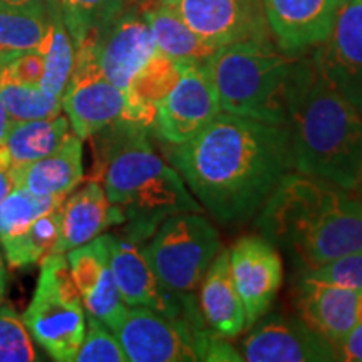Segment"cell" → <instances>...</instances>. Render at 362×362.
Wrapping results in <instances>:
<instances>
[{
    "label": "cell",
    "instance_id": "cell-23",
    "mask_svg": "<svg viewBox=\"0 0 362 362\" xmlns=\"http://www.w3.org/2000/svg\"><path fill=\"white\" fill-rule=\"evenodd\" d=\"M141 16L151 30L158 51L173 61L205 64L206 59L215 52V49L198 39V35L161 0L144 7Z\"/></svg>",
    "mask_w": 362,
    "mask_h": 362
},
{
    "label": "cell",
    "instance_id": "cell-4",
    "mask_svg": "<svg viewBox=\"0 0 362 362\" xmlns=\"http://www.w3.org/2000/svg\"><path fill=\"white\" fill-rule=\"evenodd\" d=\"M293 170L344 189L362 183V112L317 69L297 59L287 94Z\"/></svg>",
    "mask_w": 362,
    "mask_h": 362
},
{
    "label": "cell",
    "instance_id": "cell-38",
    "mask_svg": "<svg viewBox=\"0 0 362 362\" xmlns=\"http://www.w3.org/2000/svg\"><path fill=\"white\" fill-rule=\"evenodd\" d=\"M12 124H13V121L11 119V116H8V112L6 110V106H4L2 99H0V144H6L7 134H8V131H11Z\"/></svg>",
    "mask_w": 362,
    "mask_h": 362
},
{
    "label": "cell",
    "instance_id": "cell-22",
    "mask_svg": "<svg viewBox=\"0 0 362 362\" xmlns=\"http://www.w3.org/2000/svg\"><path fill=\"white\" fill-rule=\"evenodd\" d=\"M83 178V139L74 133L52 155L16 170V187L39 197H67Z\"/></svg>",
    "mask_w": 362,
    "mask_h": 362
},
{
    "label": "cell",
    "instance_id": "cell-24",
    "mask_svg": "<svg viewBox=\"0 0 362 362\" xmlns=\"http://www.w3.org/2000/svg\"><path fill=\"white\" fill-rule=\"evenodd\" d=\"M69 134V119L61 115L47 119L16 121L6 139L13 170H21L40 158L52 155Z\"/></svg>",
    "mask_w": 362,
    "mask_h": 362
},
{
    "label": "cell",
    "instance_id": "cell-20",
    "mask_svg": "<svg viewBox=\"0 0 362 362\" xmlns=\"http://www.w3.org/2000/svg\"><path fill=\"white\" fill-rule=\"evenodd\" d=\"M359 292L302 275L297 287L300 319L339 347L356 325Z\"/></svg>",
    "mask_w": 362,
    "mask_h": 362
},
{
    "label": "cell",
    "instance_id": "cell-3",
    "mask_svg": "<svg viewBox=\"0 0 362 362\" xmlns=\"http://www.w3.org/2000/svg\"><path fill=\"white\" fill-rule=\"evenodd\" d=\"M149 134V126L119 121L90 136V180L99 181L112 205L123 210L126 230L144 240L166 216L203 210L178 171L155 151Z\"/></svg>",
    "mask_w": 362,
    "mask_h": 362
},
{
    "label": "cell",
    "instance_id": "cell-9",
    "mask_svg": "<svg viewBox=\"0 0 362 362\" xmlns=\"http://www.w3.org/2000/svg\"><path fill=\"white\" fill-rule=\"evenodd\" d=\"M111 270L117 291L128 307H146L165 315L185 317L194 325H206L193 296H175L163 287L144 253L148 240L124 232L106 235Z\"/></svg>",
    "mask_w": 362,
    "mask_h": 362
},
{
    "label": "cell",
    "instance_id": "cell-11",
    "mask_svg": "<svg viewBox=\"0 0 362 362\" xmlns=\"http://www.w3.org/2000/svg\"><path fill=\"white\" fill-rule=\"evenodd\" d=\"M194 325L185 317L165 315L146 307H129L115 336L131 362H194Z\"/></svg>",
    "mask_w": 362,
    "mask_h": 362
},
{
    "label": "cell",
    "instance_id": "cell-21",
    "mask_svg": "<svg viewBox=\"0 0 362 362\" xmlns=\"http://www.w3.org/2000/svg\"><path fill=\"white\" fill-rule=\"evenodd\" d=\"M200 285V312L208 327L225 339L237 337L248 327L245 307L230 272L228 252L215 257Z\"/></svg>",
    "mask_w": 362,
    "mask_h": 362
},
{
    "label": "cell",
    "instance_id": "cell-19",
    "mask_svg": "<svg viewBox=\"0 0 362 362\" xmlns=\"http://www.w3.org/2000/svg\"><path fill=\"white\" fill-rule=\"evenodd\" d=\"M124 221L123 210L112 205L103 185L96 180H89L88 185L62 203L61 233L52 253L74 250L103 235L111 226L123 225Z\"/></svg>",
    "mask_w": 362,
    "mask_h": 362
},
{
    "label": "cell",
    "instance_id": "cell-5",
    "mask_svg": "<svg viewBox=\"0 0 362 362\" xmlns=\"http://www.w3.org/2000/svg\"><path fill=\"white\" fill-rule=\"evenodd\" d=\"M296 56L277 52L270 40H242L206 59L220 111L287 126V94Z\"/></svg>",
    "mask_w": 362,
    "mask_h": 362
},
{
    "label": "cell",
    "instance_id": "cell-34",
    "mask_svg": "<svg viewBox=\"0 0 362 362\" xmlns=\"http://www.w3.org/2000/svg\"><path fill=\"white\" fill-rule=\"evenodd\" d=\"M44 74V56L40 52H25L0 72V83L39 84Z\"/></svg>",
    "mask_w": 362,
    "mask_h": 362
},
{
    "label": "cell",
    "instance_id": "cell-27",
    "mask_svg": "<svg viewBox=\"0 0 362 362\" xmlns=\"http://www.w3.org/2000/svg\"><path fill=\"white\" fill-rule=\"evenodd\" d=\"M44 74L39 86L45 93L62 98L76 62V47L67 33L59 4L51 13V27L42 49Z\"/></svg>",
    "mask_w": 362,
    "mask_h": 362
},
{
    "label": "cell",
    "instance_id": "cell-25",
    "mask_svg": "<svg viewBox=\"0 0 362 362\" xmlns=\"http://www.w3.org/2000/svg\"><path fill=\"white\" fill-rule=\"evenodd\" d=\"M54 7L44 11L0 4V56L13 61L25 52L42 54Z\"/></svg>",
    "mask_w": 362,
    "mask_h": 362
},
{
    "label": "cell",
    "instance_id": "cell-31",
    "mask_svg": "<svg viewBox=\"0 0 362 362\" xmlns=\"http://www.w3.org/2000/svg\"><path fill=\"white\" fill-rule=\"evenodd\" d=\"M39 361L24 320L12 307L0 304V362Z\"/></svg>",
    "mask_w": 362,
    "mask_h": 362
},
{
    "label": "cell",
    "instance_id": "cell-1",
    "mask_svg": "<svg viewBox=\"0 0 362 362\" xmlns=\"http://www.w3.org/2000/svg\"><path fill=\"white\" fill-rule=\"evenodd\" d=\"M166 160L216 221L237 225L259 214L293 170L291 129L220 112L181 144H166Z\"/></svg>",
    "mask_w": 362,
    "mask_h": 362
},
{
    "label": "cell",
    "instance_id": "cell-28",
    "mask_svg": "<svg viewBox=\"0 0 362 362\" xmlns=\"http://www.w3.org/2000/svg\"><path fill=\"white\" fill-rule=\"evenodd\" d=\"M74 47L101 34L124 11L126 0H57Z\"/></svg>",
    "mask_w": 362,
    "mask_h": 362
},
{
    "label": "cell",
    "instance_id": "cell-18",
    "mask_svg": "<svg viewBox=\"0 0 362 362\" xmlns=\"http://www.w3.org/2000/svg\"><path fill=\"white\" fill-rule=\"evenodd\" d=\"M344 0H262L267 25L280 51L296 56L324 44Z\"/></svg>",
    "mask_w": 362,
    "mask_h": 362
},
{
    "label": "cell",
    "instance_id": "cell-15",
    "mask_svg": "<svg viewBox=\"0 0 362 362\" xmlns=\"http://www.w3.org/2000/svg\"><path fill=\"white\" fill-rule=\"evenodd\" d=\"M228 260L250 327L267 314L282 287V259L265 237H243L228 250Z\"/></svg>",
    "mask_w": 362,
    "mask_h": 362
},
{
    "label": "cell",
    "instance_id": "cell-10",
    "mask_svg": "<svg viewBox=\"0 0 362 362\" xmlns=\"http://www.w3.org/2000/svg\"><path fill=\"white\" fill-rule=\"evenodd\" d=\"M220 112L205 66L183 62L180 79L155 103L151 133L165 144H181L200 133Z\"/></svg>",
    "mask_w": 362,
    "mask_h": 362
},
{
    "label": "cell",
    "instance_id": "cell-40",
    "mask_svg": "<svg viewBox=\"0 0 362 362\" xmlns=\"http://www.w3.org/2000/svg\"><path fill=\"white\" fill-rule=\"evenodd\" d=\"M361 187H362V183H361Z\"/></svg>",
    "mask_w": 362,
    "mask_h": 362
},
{
    "label": "cell",
    "instance_id": "cell-14",
    "mask_svg": "<svg viewBox=\"0 0 362 362\" xmlns=\"http://www.w3.org/2000/svg\"><path fill=\"white\" fill-rule=\"evenodd\" d=\"M94 52L103 74L129 93L134 81L158 52L141 12H121L101 34L93 35Z\"/></svg>",
    "mask_w": 362,
    "mask_h": 362
},
{
    "label": "cell",
    "instance_id": "cell-17",
    "mask_svg": "<svg viewBox=\"0 0 362 362\" xmlns=\"http://www.w3.org/2000/svg\"><path fill=\"white\" fill-rule=\"evenodd\" d=\"M66 257L86 314L96 317L115 332L124 320L129 307L117 291L106 235H99L84 245L69 250Z\"/></svg>",
    "mask_w": 362,
    "mask_h": 362
},
{
    "label": "cell",
    "instance_id": "cell-39",
    "mask_svg": "<svg viewBox=\"0 0 362 362\" xmlns=\"http://www.w3.org/2000/svg\"><path fill=\"white\" fill-rule=\"evenodd\" d=\"M7 296V270L6 264H4V259L0 257V304H4Z\"/></svg>",
    "mask_w": 362,
    "mask_h": 362
},
{
    "label": "cell",
    "instance_id": "cell-32",
    "mask_svg": "<svg viewBox=\"0 0 362 362\" xmlns=\"http://www.w3.org/2000/svg\"><path fill=\"white\" fill-rule=\"evenodd\" d=\"M86 334L76 359L78 362H128L115 332L96 317L86 314Z\"/></svg>",
    "mask_w": 362,
    "mask_h": 362
},
{
    "label": "cell",
    "instance_id": "cell-37",
    "mask_svg": "<svg viewBox=\"0 0 362 362\" xmlns=\"http://www.w3.org/2000/svg\"><path fill=\"white\" fill-rule=\"evenodd\" d=\"M0 4L21 8H44V11H51L59 2L57 0H0Z\"/></svg>",
    "mask_w": 362,
    "mask_h": 362
},
{
    "label": "cell",
    "instance_id": "cell-29",
    "mask_svg": "<svg viewBox=\"0 0 362 362\" xmlns=\"http://www.w3.org/2000/svg\"><path fill=\"white\" fill-rule=\"evenodd\" d=\"M67 197H39L24 187H16L0 202V243L25 232L40 215L61 206Z\"/></svg>",
    "mask_w": 362,
    "mask_h": 362
},
{
    "label": "cell",
    "instance_id": "cell-2",
    "mask_svg": "<svg viewBox=\"0 0 362 362\" xmlns=\"http://www.w3.org/2000/svg\"><path fill=\"white\" fill-rule=\"evenodd\" d=\"M257 226L302 269L362 253V200L330 181L291 171L259 210Z\"/></svg>",
    "mask_w": 362,
    "mask_h": 362
},
{
    "label": "cell",
    "instance_id": "cell-35",
    "mask_svg": "<svg viewBox=\"0 0 362 362\" xmlns=\"http://www.w3.org/2000/svg\"><path fill=\"white\" fill-rule=\"evenodd\" d=\"M339 361L362 362V327L354 325L347 337L339 344Z\"/></svg>",
    "mask_w": 362,
    "mask_h": 362
},
{
    "label": "cell",
    "instance_id": "cell-8",
    "mask_svg": "<svg viewBox=\"0 0 362 362\" xmlns=\"http://www.w3.org/2000/svg\"><path fill=\"white\" fill-rule=\"evenodd\" d=\"M62 110L66 111L72 133L83 141L119 121H134L149 128L153 123V116L141 110L129 93L117 88L103 74L93 37L76 47L74 71L62 94Z\"/></svg>",
    "mask_w": 362,
    "mask_h": 362
},
{
    "label": "cell",
    "instance_id": "cell-30",
    "mask_svg": "<svg viewBox=\"0 0 362 362\" xmlns=\"http://www.w3.org/2000/svg\"><path fill=\"white\" fill-rule=\"evenodd\" d=\"M0 99L13 123L47 119L62 111V98L45 93L39 84L0 83Z\"/></svg>",
    "mask_w": 362,
    "mask_h": 362
},
{
    "label": "cell",
    "instance_id": "cell-33",
    "mask_svg": "<svg viewBox=\"0 0 362 362\" xmlns=\"http://www.w3.org/2000/svg\"><path fill=\"white\" fill-rule=\"evenodd\" d=\"M302 275L320 280V282L339 285V287L349 288L354 292H362V253L341 257L329 264L305 270Z\"/></svg>",
    "mask_w": 362,
    "mask_h": 362
},
{
    "label": "cell",
    "instance_id": "cell-7",
    "mask_svg": "<svg viewBox=\"0 0 362 362\" xmlns=\"http://www.w3.org/2000/svg\"><path fill=\"white\" fill-rule=\"evenodd\" d=\"M218 230L198 211L166 216L149 237L144 253L163 287L175 296H193L218 255Z\"/></svg>",
    "mask_w": 362,
    "mask_h": 362
},
{
    "label": "cell",
    "instance_id": "cell-6",
    "mask_svg": "<svg viewBox=\"0 0 362 362\" xmlns=\"http://www.w3.org/2000/svg\"><path fill=\"white\" fill-rule=\"evenodd\" d=\"M22 320L34 342L54 361L76 359L88 324L66 253H49L40 262L37 287Z\"/></svg>",
    "mask_w": 362,
    "mask_h": 362
},
{
    "label": "cell",
    "instance_id": "cell-13",
    "mask_svg": "<svg viewBox=\"0 0 362 362\" xmlns=\"http://www.w3.org/2000/svg\"><path fill=\"white\" fill-rule=\"evenodd\" d=\"M240 346L248 362L339 361L336 344L293 317H260Z\"/></svg>",
    "mask_w": 362,
    "mask_h": 362
},
{
    "label": "cell",
    "instance_id": "cell-12",
    "mask_svg": "<svg viewBox=\"0 0 362 362\" xmlns=\"http://www.w3.org/2000/svg\"><path fill=\"white\" fill-rule=\"evenodd\" d=\"M211 49L269 40L262 0H161Z\"/></svg>",
    "mask_w": 362,
    "mask_h": 362
},
{
    "label": "cell",
    "instance_id": "cell-36",
    "mask_svg": "<svg viewBox=\"0 0 362 362\" xmlns=\"http://www.w3.org/2000/svg\"><path fill=\"white\" fill-rule=\"evenodd\" d=\"M16 188V170L6 144H0V202Z\"/></svg>",
    "mask_w": 362,
    "mask_h": 362
},
{
    "label": "cell",
    "instance_id": "cell-26",
    "mask_svg": "<svg viewBox=\"0 0 362 362\" xmlns=\"http://www.w3.org/2000/svg\"><path fill=\"white\" fill-rule=\"evenodd\" d=\"M61 220L62 205L40 215L25 232L4 240L0 245L6 253L7 264L12 269H27L42 262L45 255L52 253L56 245L61 233Z\"/></svg>",
    "mask_w": 362,
    "mask_h": 362
},
{
    "label": "cell",
    "instance_id": "cell-16",
    "mask_svg": "<svg viewBox=\"0 0 362 362\" xmlns=\"http://www.w3.org/2000/svg\"><path fill=\"white\" fill-rule=\"evenodd\" d=\"M320 74L362 112V4L344 0L332 34L317 45Z\"/></svg>",
    "mask_w": 362,
    "mask_h": 362
}]
</instances>
